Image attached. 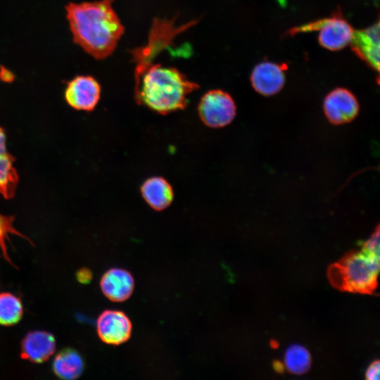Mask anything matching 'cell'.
Listing matches in <instances>:
<instances>
[{"label": "cell", "instance_id": "1", "mask_svg": "<svg viewBox=\"0 0 380 380\" xmlns=\"http://www.w3.org/2000/svg\"><path fill=\"white\" fill-rule=\"evenodd\" d=\"M114 1L70 2L65 6L74 42L96 60L110 56L125 32Z\"/></svg>", "mask_w": 380, "mask_h": 380}, {"label": "cell", "instance_id": "17", "mask_svg": "<svg viewBox=\"0 0 380 380\" xmlns=\"http://www.w3.org/2000/svg\"><path fill=\"white\" fill-rule=\"evenodd\" d=\"M23 315V306L18 297L8 292L0 293V325L16 324Z\"/></svg>", "mask_w": 380, "mask_h": 380}, {"label": "cell", "instance_id": "22", "mask_svg": "<svg viewBox=\"0 0 380 380\" xmlns=\"http://www.w3.org/2000/svg\"><path fill=\"white\" fill-rule=\"evenodd\" d=\"M0 79L5 82H12L14 79V75L11 71L3 65L0 66Z\"/></svg>", "mask_w": 380, "mask_h": 380}, {"label": "cell", "instance_id": "6", "mask_svg": "<svg viewBox=\"0 0 380 380\" xmlns=\"http://www.w3.org/2000/svg\"><path fill=\"white\" fill-rule=\"evenodd\" d=\"M101 85L93 77L78 75L67 82L65 99L74 109L91 111L101 97Z\"/></svg>", "mask_w": 380, "mask_h": 380}, {"label": "cell", "instance_id": "15", "mask_svg": "<svg viewBox=\"0 0 380 380\" xmlns=\"http://www.w3.org/2000/svg\"><path fill=\"white\" fill-rule=\"evenodd\" d=\"M52 369L58 378L72 380L79 378L83 373L84 362L76 350L66 348L55 356Z\"/></svg>", "mask_w": 380, "mask_h": 380}, {"label": "cell", "instance_id": "5", "mask_svg": "<svg viewBox=\"0 0 380 380\" xmlns=\"http://www.w3.org/2000/svg\"><path fill=\"white\" fill-rule=\"evenodd\" d=\"M312 30L319 31L318 40L324 48L336 51L350 43L354 30L351 25L340 15L319 20L310 24L292 28L289 33Z\"/></svg>", "mask_w": 380, "mask_h": 380}, {"label": "cell", "instance_id": "2", "mask_svg": "<svg viewBox=\"0 0 380 380\" xmlns=\"http://www.w3.org/2000/svg\"><path fill=\"white\" fill-rule=\"evenodd\" d=\"M199 85L178 69L151 64L135 78L137 103L161 115L184 109L188 96Z\"/></svg>", "mask_w": 380, "mask_h": 380}, {"label": "cell", "instance_id": "18", "mask_svg": "<svg viewBox=\"0 0 380 380\" xmlns=\"http://www.w3.org/2000/svg\"><path fill=\"white\" fill-rule=\"evenodd\" d=\"M13 217L4 216L0 214V248L4 258L12 265L13 264L8 255L6 243V241L8 239V234H16L32 243L25 236L15 229L13 225Z\"/></svg>", "mask_w": 380, "mask_h": 380}, {"label": "cell", "instance_id": "3", "mask_svg": "<svg viewBox=\"0 0 380 380\" xmlns=\"http://www.w3.org/2000/svg\"><path fill=\"white\" fill-rule=\"evenodd\" d=\"M379 255L361 248L347 253L329 265L327 277L332 286L341 291L372 294L377 287Z\"/></svg>", "mask_w": 380, "mask_h": 380}, {"label": "cell", "instance_id": "23", "mask_svg": "<svg viewBox=\"0 0 380 380\" xmlns=\"http://www.w3.org/2000/svg\"><path fill=\"white\" fill-rule=\"evenodd\" d=\"M273 368L278 373H283L285 369L284 364L281 361L274 360L273 362Z\"/></svg>", "mask_w": 380, "mask_h": 380}, {"label": "cell", "instance_id": "12", "mask_svg": "<svg viewBox=\"0 0 380 380\" xmlns=\"http://www.w3.org/2000/svg\"><path fill=\"white\" fill-rule=\"evenodd\" d=\"M355 53L370 66L379 69V25L354 32L350 43Z\"/></svg>", "mask_w": 380, "mask_h": 380}, {"label": "cell", "instance_id": "20", "mask_svg": "<svg viewBox=\"0 0 380 380\" xmlns=\"http://www.w3.org/2000/svg\"><path fill=\"white\" fill-rule=\"evenodd\" d=\"M379 360H374L368 367L365 372V378L367 380H379Z\"/></svg>", "mask_w": 380, "mask_h": 380}, {"label": "cell", "instance_id": "13", "mask_svg": "<svg viewBox=\"0 0 380 380\" xmlns=\"http://www.w3.org/2000/svg\"><path fill=\"white\" fill-rule=\"evenodd\" d=\"M141 194L147 204L158 211L169 207L174 198L172 187L162 177L147 179L141 186Z\"/></svg>", "mask_w": 380, "mask_h": 380}, {"label": "cell", "instance_id": "7", "mask_svg": "<svg viewBox=\"0 0 380 380\" xmlns=\"http://www.w3.org/2000/svg\"><path fill=\"white\" fill-rule=\"evenodd\" d=\"M328 120L334 125H343L353 120L359 113V103L349 90L336 88L329 92L323 103Z\"/></svg>", "mask_w": 380, "mask_h": 380}, {"label": "cell", "instance_id": "14", "mask_svg": "<svg viewBox=\"0 0 380 380\" xmlns=\"http://www.w3.org/2000/svg\"><path fill=\"white\" fill-rule=\"evenodd\" d=\"M14 162L15 158L7 151L6 134L0 127V194L6 199L14 196L18 183Z\"/></svg>", "mask_w": 380, "mask_h": 380}, {"label": "cell", "instance_id": "9", "mask_svg": "<svg viewBox=\"0 0 380 380\" xmlns=\"http://www.w3.org/2000/svg\"><path fill=\"white\" fill-rule=\"evenodd\" d=\"M54 336L45 331L27 333L20 343V356L34 363L46 362L55 352Z\"/></svg>", "mask_w": 380, "mask_h": 380}, {"label": "cell", "instance_id": "19", "mask_svg": "<svg viewBox=\"0 0 380 380\" xmlns=\"http://www.w3.org/2000/svg\"><path fill=\"white\" fill-rule=\"evenodd\" d=\"M362 249L374 254L379 255V228L377 226L375 232L362 245Z\"/></svg>", "mask_w": 380, "mask_h": 380}, {"label": "cell", "instance_id": "10", "mask_svg": "<svg viewBox=\"0 0 380 380\" xmlns=\"http://www.w3.org/2000/svg\"><path fill=\"white\" fill-rule=\"evenodd\" d=\"M284 70V66L271 62L257 65L251 75L253 89L267 96L278 93L285 82Z\"/></svg>", "mask_w": 380, "mask_h": 380}, {"label": "cell", "instance_id": "8", "mask_svg": "<svg viewBox=\"0 0 380 380\" xmlns=\"http://www.w3.org/2000/svg\"><path fill=\"white\" fill-rule=\"evenodd\" d=\"M96 331L103 342L110 345H120L129 338L132 323L123 312L108 310L98 317Z\"/></svg>", "mask_w": 380, "mask_h": 380}, {"label": "cell", "instance_id": "4", "mask_svg": "<svg viewBox=\"0 0 380 380\" xmlns=\"http://www.w3.org/2000/svg\"><path fill=\"white\" fill-rule=\"evenodd\" d=\"M198 112L201 121L208 127L221 128L230 124L236 113L232 97L220 89L207 91L201 99Z\"/></svg>", "mask_w": 380, "mask_h": 380}, {"label": "cell", "instance_id": "16", "mask_svg": "<svg viewBox=\"0 0 380 380\" xmlns=\"http://www.w3.org/2000/svg\"><path fill=\"white\" fill-rule=\"evenodd\" d=\"M312 362L309 350L303 346H289L284 354V367L291 374L301 375L310 368Z\"/></svg>", "mask_w": 380, "mask_h": 380}, {"label": "cell", "instance_id": "11", "mask_svg": "<svg viewBox=\"0 0 380 380\" xmlns=\"http://www.w3.org/2000/svg\"><path fill=\"white\" fill-rule=\"evenodd\" d=\"M134 286L131 273L121 268L108 270L100 281L103 293L113 302H123L128 299L133 292Z\"/></svg>", "mask_w": 380, "mask_h": 380}, {"label": "cell", "instance_id": "21", "mask_svg": "<svg viewBox=\"0 0 380 380\" xmlns=\"http://www.w3.org/2000/svg\"><path fill=\"white\" fill-rule=\"evenodd\" d=\"M77 281L83 284H89L92 279V273L88 268H81L76 273Z\"/></svg>", "mask_w": 380, "mask_h": 380}]
</instances>
